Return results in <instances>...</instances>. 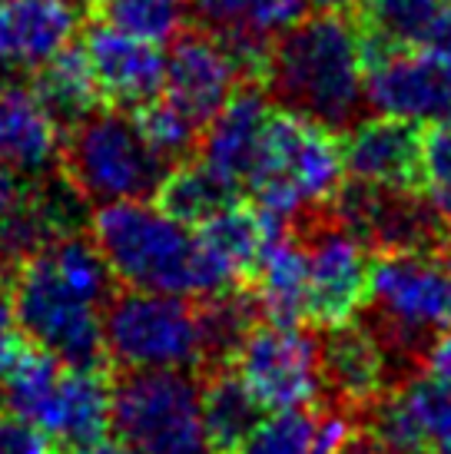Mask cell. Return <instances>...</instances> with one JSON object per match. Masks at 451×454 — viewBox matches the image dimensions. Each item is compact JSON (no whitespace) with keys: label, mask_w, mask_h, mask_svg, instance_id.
I'll list each match as a JSON object with an SVG mask.
<instances>
[{"label":"cell","mask_w":451,"mask_h":454,"mask_svg":"<svg viewBox=\"0 0 451 454\" xmlns=\"http://www.w3.org/2000/svg\"><path fill=\"white\" fill-rule=\"evenodd\" d=\"M263 90L273 106L345 133L365 116V67L352 13L315 11L273 37Z\"/></svg>","instance_id":"6da1fadb"},{"label":"cell","mask_w":451,"mask_h":454,"mask_svg":"<svg viewBox=\"0 0 451 454\" xmlns=\"http://www.w3.org/2000/svg\"><path fill=\"white\" fill-rule=\"evenodd\" d=\"M90 236L126 289L206 299L239 286L202 242L200 229L176 223L156 202L123 200L97 206Z\"/></svg>","instance_id":"7a4b0ae2"},{"label":"cell","mask_w":451,"mask_h":454,"mask_svg":"<svg viewBox=\"0 0 451 454\" xmlns=\"http://www.w3.org/2000/svg\"><path fill=\"white\" fill-rule=\"evenodd\" d=\"M359 322L378 341L392 388L425 372L428 352L451 332V259L441 253H378Z\"/></svg>","instance_id":"3957f363"},{"label":"cell","mask_w":451,"mask_h":454,"mask_svg":"<svg viewBox=\"0 0 451 454\" xmlns=\"http://www.w3.org/2000/svg\"><path fill=\"white\" fill-rule=\"evenodd\" d=\"M345 179L338 133L299 114L273 106L256 153L246 190L265 213L296 219L313 206H326Z\"/></svg>","instance_id":"277c9868"},{"label":"cell","mask_w":451,"mask_h":454,"mask_svg":"<svg viewBox=\"0 0 451 454\" xmlns=\"http://www.w3.org/2000/svg\"><path fill=\"white\" fill-rule=\"evenodd\" d=\"M200 375L183 368H120L110 379V431L137 454H210Z\"/></svg>","instance_id":"5b68a950"},{"label":"cell","mask_w":451,"mask_h":454,"mask_svg":"<svg viewBox=\"0 0 451 454\" xmlns=\"http://www.w3.org/2000/svg\"><path fill=\"white\" fill-rule=\"evenodd\" d=\"M63 133V176L90 206L153 200L170 169L139 137L133 116L116 106H100Z\"/></svg>","instance_id":"8992f818"},{"label":"cell","mask_w":451,"mask_h":454,"mask_svg":"<svg viewBox=\"0 0 451 454\" xmlns=\"http://www.w3.org/2000/svg\"><path fill=\"white\" fill-rule=\"evenodd\" d=\"M13 318L27 341L67 368H107L103 305L70 286L40 249L11 278Z\"/></svg>","instance_id":"52a82bcc"},{"label":"cell","mask_w":451,"mask_h":454,"mask_svg":"<svg viewBox=\"0 0 451 454\" xmlns=\"http://www.w3.org/2000/svg\"><path fill=\"white\" fill-rule=\"evenodd\" d=\"M107 362L116 368L200 372L202 341L196 299L146 289H116L103 309Z\"/></svg>","instance_id":"ba28073f"},{"label":"cell","mask_w":451,"mask_h":454,"mask_svg":"<svg viewBox=\"0 0 451 454\" xmlns=\"http://www.w3.org/2000/svg\"><path fill=\"white\" fill-rule=\"evenodd\" d=\"M292 232L305 249L309 269L305 322L328 328L359 316V309L368 299V278L376 259L372 249L338 223L328 202L296 215Z\"/></svg>","instance_id":"9c48e42d"},{"label":"cell","mask_w":451,"mask_h":454,"mask_svg":"<svg viewBox=\"0 0 451 454\" xmlns=\"http://www.w3.org/2000/svg\"><path fill=\"white\" fill-rule=\"evenodd\" d=\"M332 213L355 239L378 253H441L448 226L425 190H395L349 179L328 200Z\"/></svg>","instance_id":"30bf717a"},{"label":"cell","mask_w":451,"mask_h":454,"mask_svg":"<svg viewBox=\"0 0 451 454\" xmlns=\"http://www.w3.org/2000/svg\"><path fill=\"white\" fill-rule=\"evenodd\" d=\"M229 365L265 411L309 408L322 395L319 335L302 322H256L239 341Z\"/></svg>","instance_id":"8fae6325"},{"label":"cell","mask_w":451,"mask_h":454,"mask_svg":"<svg viewBox=\"0 0 451 454\" xmlns=\"http://www.w3.org/2000/svg\"><path fill=\"white\" fill-rule=\"evenodd\" d=\"M365 106L378 116L439 123L451 116V70L422 47H392L359 27Z\"/></svg>","instance_id":"7c38bea8"},{"label":"cell","mask_w":451,"mask_h":454,"mask_svg":"<svg viewBox=\"0 0 451 454\" xmlns=\"http://www.w3.org/2000/svg\"><path fill=\"white\" fill-rule=\"evenodd\" d=\"M163 57V100L173 103L202 133V127L239 87V76L223 43L202 27H183L170 40V51Z\"/></svg>","instance_id":"4fadbf2b"},{"label":"cell","mask_w":451,"mask_h":454,"mask_svg":"<svg viewBox=\"0 0 451 454\" xmlns=\"http://www.w3.org/2000/svg\"><path fill=\"white\" fill-rule=\"evenodd\" d=\"M342 166L345 176L395 190H425L422 183V123L395 116H362L345 133Z\"/></svg>","instance_id":"5bb4252c"},{"label":"cell","mask_w":451,"mask_h":454,"mask_svg":"<svg viewBox=\"0 0 451 454\" xmlns=\"http://www.w3.org/2000/svg\"><path fill=\"white\" fill-rule=\"evenodd\" d=\"M80 47L87 53V64L93 70L97 90H100L107 106L133 114L137 106L163 93L166 57L160 51V43L130 37L123 30L97 20L87 30Z\"/></svg>","instance_id":"9a60e30c"},{"label":"cell","mask_w":451,"mask_h":454,"mask_svg":"<svg viewBox=\"0 0 451 454\" xmlns=\"http://www.w3.org/2000/svg\"><path fill=\"white\" fill-rule=\"evenodd\" d=\"M319 365H322V395L355 415L365 404L376 402L382 391L392 388L385 355L359 318L322 328Z\"/></svg>","instance_id":"2e32d148"},{"label":"cell","mask_w":451,"mask_h":454,"mask_svg":"<svg viewBox=\"0 0 451 454\" xmlns=\"http://www.w3.org/2000/svg\"><path fill=\"white\" fill-rule=\"evenodd\" d=\"M63 129L30 83L13 76L0 90V169L17 176H47L60 163Z\"/></svg>","instance_id":"e0dca14e"},{"label":"cell","mask_w":451,"mask_h":454,"mask_svg":"<svg viewBox=\"0 0 451 454\" xmlns=\"http://www.w3.org/2000/svg\"><path fill=\"white\" fill-rule=\"evenodd\" d=\"M273 100L259 83H239L200 133V160L233 183H246L263 143Z\"/></svg>","instance_id":"ac0fdd59"},{"label":"cell","mask_w":451,"mask_h":454,"mask_svg":"<svg viewBox=\"0 0 451 454\" xmlns=\"http://www.w3.org/2000/svg\"><path fill=\"white\" fill-rule=\"evenodd\" d=\"M76 20L80 11L70 0H0V64L34 74L74 43Z\"/></svg>","instance_id":"d6986e66"},{"label":"cell","mask_w":451,"mask_h":454,"mask_svg":"<svg viewBox=\"0 0 451 454\" xmlns=\"http://www.w3.org/2000/svg\"><path fill=\"white\" fill-rule=\"evenodd\" d=\"M44 434L60 454H83L110 434V379L103 368H63Z\"/></svg>","instance_id":"ffe728a7"},{"label":"cell","mask_w":451,"mask_h":454,"mask_svg":"<svg viewBox=\"0 0 451 454\" xmlns=\"http://www.w3.org/2000/svg\"><path fill=\"white\" fill-rule=\"evenodd\" d=\"M246 286L263 322H279V325L305 322L309 269H305V249L292 229L265 249L263 262Z\"/></svg>","instance_id":"44dd1931"},{"label":"cell","mask_w":451,"mask_h":454,"mask_svg":"<svg viewBox=\"0 0 451 454\" xmlns=\"http://www.w3.org/2000/svg\"><path fill=\"white\" fill-rule=\"evenodd\" d=\"M200 379V411L206 448H210V454H236L239 444L249 438V431L265 415V408L252 398V391L242 385L233 365L213 368Z\"/></svg>","instance_id":"7402d4cb"},{"label":"cell","mask_w":451,"mask_h":454,"mask_svg":"<svg viewBox=\"0 0 451 454\" xmlns=\"http://www.w3.org/2000/svg\"><path fill=\"white\" fill-rule=\"evenodd\" d=\"M239 190H242L239 183L216 173L210 163L189 156V160L166 169L156 192H153V202L166 215H173L176 223L200 229L213 215H219L233 202H239Z\"/></svg>","instance_id":"603a6c76"},{"label":"cell","mask_w":451,"mask_h":454,"mask_svg":"<svg viewBox=\"0 0 451 454\" xmlns=\"http://www.w3.org/2000/svg\"><path fill=\"white\" fill-rule=\"evenodd\" d=\"M34 93L47 106V114L57 120L60 129H70L83 116L100 110V90L87 64V53L80 43H67L60 53H53L44 67L34 70Z\"/></svg>","instance_id":"cb8c5ba5"},{"label":"cell","mask_w":451,"mask_h":454,"mask_svg":"<svg viewBox=\"0 0 451 454\" xmlns=\"http://www.w3.org/2000/svg\"><path fill=\"white\" fill-rule=\"evenodd\" d=\"M189 11L210 34L273 40L309 13V0H189Z\"/></svg>","instance_id":"d4e9b609"},{"label":"cell","mask_w":451,"mask_h":454,"mask_svg":"<svg viewBox=\"0 0 451 454\" xmlns=\"http://www.w3.org/2000/svg\"><path fill=\"white\" fill-rule=\"evenodd\" d=\"M441 7V0H359L352 17L365 34L392 47H422Z\"/></svg>","instance_id":"484cf974"},{"label":"cell","mask_w":451,"mask_h":454,"mask_svg":"<svg viewBox=\"0 0 451 454\" xmlns=\"http://www.w3.org/2000/svg\"><path fill=\"white\" fill-rule=\"evenodd\" d=\"M90 11L130 37L170 43L186 27L189 0H90Z\"/></svg>","instance_id":"4316f807"},{"label":"cell","mask_w":451,"mask_h":454,"mask_svg":"<svg viewBox=\"0 0 451 454\" xmlns=\"http://www.w3.org/2000/svg\"><path fill=\"white\" fill-rule=\"evenodd\" d=\"M130 116H133V123H137L139 137L146 139V146H150L166 166L183 163V160L196 156V150H200V127L189 123L173 103L153 97L150 103L137 106Z\"/></svg>","instance_id":"83f0119b"},{"label":"cell","mask_w":451,"mask_h":454,"mask_svg":"<svg viewBox=\"0 0 451 454\" xmlns=\"http://www.w3.org/2000/svg\"><path fill=\"white\" fill-rule=\"evenodd\" d=\"M405 402L412 408L415 425L425 438L431 454H451V388L445 381L418 372L399 385Z\"/></svg>","instance_id":"f1b7e54d"},{"label":"cell","mask_w":451,"mask_h":454,"mask_svg":"<svg viewBox=\"0 0 451 454\" xmlns=\"http://www.w3.org/2000/svg\"><path fill=\"white\" fill-rule=\"evenodd\" d=\"M315 425H319V415L305 411V408L269 411L259 418V425L239 444L236 454H309Z\"/></svg>","instance_id":"f546056e"},{"label":"cell","mask_w":451,"mask_h":454,"mask_svg":"<svg viewBox=\"0 0 451 454\" xmlns=\"http://www.w3.org/2000/svg\"><path fill=\"white\" fill-rule=\"evenodd\" d=\"M422 183L425 192L451 190V116L422 127Z\"/></svg>","instance_id":"4dcf8cb0"},{"label":"cell","mask_w":451,"mask_h":454,"mask_svg":"<svg viewBox=\"0 0 451 454\" xmlns=\"http://www.w3.org/2000/svg\"><path fill=\"white\" fill-rule=\"evenodd\" d=\"M0 454H53V444L34 421L0 408Z\"/></svg>","instance_id":"1f68e13d"},{"label":"cell","mask_w":451,"mask_h":454,"mask_svg":"<svg viewBox=\"0 0 451 454\" xmlns=\"http://www.w3.org/2000/svg\"><path fill=\"white\" fill-rule=\"evenodd\" d=\"M422 51L431 53L441 67H448L451 70V4H445L435 17V24L428 30L425 43H422Z\"/></svg>","instance_id":"d6a6232c"},{"label":"cell","mask_w":451,"mask_h":454,"mask_svg":"<svg viewBox=\"0 0 451 454\" xmlns=\"http://www.w3.org/2000/svg\"><path fill=\"white\" fill-rule=\"evenodd\" d=\"M20 339L17 332V318H13V295H11V278L0 276V355Z\"/></svg>","instance_id":"836d02e7"},{"label":"cell","mask_w":451,"mask_h":454,"mask_svg":"<svg viewBox=\"0 0 451 454\" xmlns=\"http://www.w3.org/2000/svg\"><path fill=\"white\" fill-rule=\"evenodd\" d=\"M425 372L431 375V379L445 381V385L451 388V332L448 335H441V339L435 341V348L428 352Z\"/></svg>","instance_id":"e575fe53"},{"label":"cell","mask_w":451,"mask_h":454,"mask_svg":"<svg viewBox=\"0 0 451 454\" xmlns=\"http://www.w3.org/2000/svg\"><path fill=\"white\" fill-rule=\"evenodd\" d=\"M428 196H431V202H435L441 223H445L448 232H451V190H435V192H428Z\"/></svg>","instance_id":"d590c367"},{"label":"cell","mask_w":451,"mask_h":454,"mask_svg":"<svg viewBox=\"0 0 451 454\" xmlns=\"http://www.w3.org/2000/svg\"><path fill=\"white\" fill-rule=\"evenodd\" d=\"M83 454H137L133 448H126L123 442H110V438H103L100 444H93L90 451H83Z\"/></svg>","instance_id":"8d00e7d4"},{"label":"cell","mask_w":451,"mask_h":454,"mask_svg":"<svg viewBox=\"0 0 451 454\" xmlns=\"http://www.w3.org/2000/svg\"><path fill=\"white\" fill-rule=\"evenodd\" d=\"M13 76H17V74H13V70H7V67H4V64H0V90H4V87H7V83H11V80H13Z\"/></svg>","instance_id":"74e56055"},{"label":"cell","mask_w":451,"mask_h":454,"mask_svg":"<svg viewBox=\"0 0 451 454\" xmlns=\"http://www.w3.org/2000/svg\"><path fill=\"white\" fill-rule=\"evenodd\" d=\"M441 4H451V0H441Z\"/></svg>","instance_id":"f35d334b"}]
</instances>
